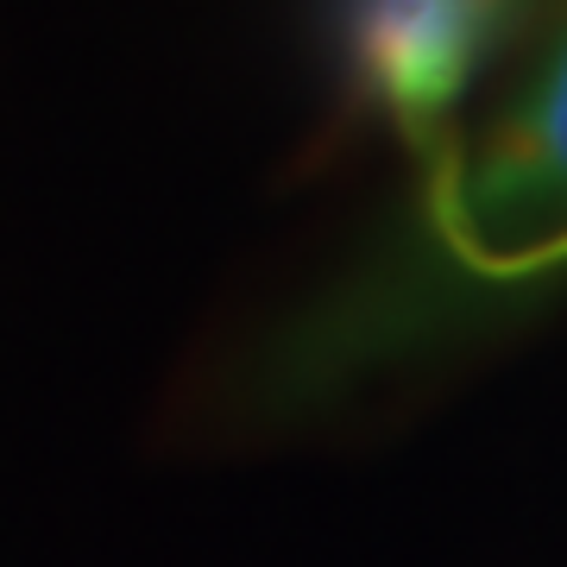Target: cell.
Instances as JSON below:
<instances>
[{
  "instance_id": "1",
  "label": "cell",
  "mask_w": 567,
  "mask_h": 567,
  "mask_svg": "<svg viewBox=\"0 0 567 567\" xmlns=\"http://www.w3.org/2000/svg\"><path fill=\"white\" fill-rule=\"evenodd\" d=\"M435 227L492 278L548 271L567 246V25L473 152L435 158Z\"/></svg>"
},
{
  "instance_id": "2",
  "label": "cell",
  "mask_w": 567,
  "mask_h": 567,
  "mask_svg": "<svg viewBox=\"0 0 567 567\" xmlns=\"http://www.w3.org/2000/svg\"><path fill=\"white\" fill-rule=\"evenodd\" d=\"M517 0H347L341 32L360 95L404 140L435 145Z\"/></svg>"
},
{
  "instance_id": "3",
  "label": "cell",
  "mask_w": 567,
  "mask_h": 567,
  "mask_svg": "<svg viewBox=\"0 0 567 567\" xmlns=\"http://www.w3.org/2000/svg\"><path fill=\"white\" fill-rule=\"evenodd\" d=\"M555 265H567V246H561V259H555Z\"/></svg>"
}]
</instances>
